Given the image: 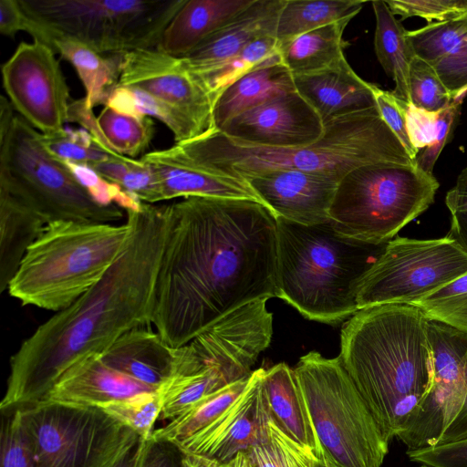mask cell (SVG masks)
<instances>
[{"label": "cell", "mask_w": 467, "mask_h": 467, "mask_svg": "<svg viewBox=\"0 0 467 467\" xmlns=\"http://www.w3.org/2000/svg\"><path fill=\"white\" fill-rule=\"evenodd\" d=\"M150 323L171 348L234 310L277 297L276 218L244 199L191 196L168 205Z\"/></svg>", "instance_id": "1"}, {"label": "cell", "mask_w": 467, "mask_h": 467, "mask_svg": "<svg viewBox=\"0 0 467 467\" xmlns=\"http://www.w3.org/2000/svg\"><path fill=\"white\" fill-rule=\"evenodd\" d=\"M126 213L128 244L101 280L40 325L11 357L2 413L40 402L70 366L102 355L126 332L150 323L168 205L141 202Z\"/></svg>", "instance_id": "2"}, {"label": "cell", "mask_w": 467, "mask_h": 467, "mask_svg": "<svg viewBox=\"0 0 467 467\" xmlns=\"http://www.w3.org/2000/svg\"><path fill=\"white\" fill-rule=\"evenodd\" d=\"M429 318L418 306L363 308L341 328L339 358L385 439L412 424L433 383Z\"/></svg>", "instance_id": "3"}, {"label": "cell", "mask_w": 467, "mask_h": 467, "mask_svg": "<svg viewBox=\"0 0 467 467\" xmlns=\"http://www.w3.org/2000/svg\"><path fill=\"white\" fill-rule=\"evenodd\" d=\"M324 123V134L317 141L298 148L247 144L216 130L175 144L203 169L244 180L273 170L317 172L341 180L368 164L415 165L378 108L335 116Z\"/></svg>", "instance_id": "4"}, {"label": "cell", "mask_w": 467, "mask_h": 467, "mask_svg": "<svg viewBox=\"0 0 467 467\" xmlns=\"http://www.w3.org/2000/svg\"><path fill=\"white\" fill-rule=\"evenodd\" d=\"M276 239L277 297L306 318L329 325L358 311L361 283L389 243L343 235L330 221L304 225L282 218Z\"/></svg>", "instance_id": "5"}, {"label": "cell", "mask_w": 467, "mask_h": 467, "mask_svg": "<svg viewBox=\"0 0 467 467\" xmlns=\"http://www.w3.org/2000/svg\"><path fill=\"white\" fill-rule=\"evenodd\" d=\"M130 224L57 221L27 249L8 285L23 306L60 311L98 284L125 249Z\"/></svg>", "instance_id": "6"}, {"label": "cell", "mask_w": 467, "mask_h": 467, "mask_svg": "<svg viewBox=\"0 0 467 467\" xmlns=\"http://www.w3.org/2000/svg\"><path fill=\"white\" fill-rule=\"evenodd\" d=\"M0 190L25 203L47 223L57 221L114 223L115 203L98 201L67 163L43 145L41 133L0 100Z\"/></svg>", "instance_id": "7"}, {"label": "cell", "mask_w": 467, "mask_h": 467, "mask_svg": "<svg viewBox=\"0 0 467 467\" xmlns=\"http://www.w3.org/2000/svg\"><path fill=\"white\" fill-rule=\"evenodd\" d=\"M324 461L332 467H381L389 444L339 357L317 351L294 368Z\"/></svg>", "instance_id": "8"}, {"label": "cell", "mask_w": 467, "mask_h": 467, "mask_svg": "<svg viewBox=\"0 0 467 467\" xmlns=\"http://www.w3.org/2000/svg\"><path fill=\"white\" fill-rule=\"evenodd\" d=\"M438 188L436 178L416 165L379 162L360 166L340 180L329 221L343 235L388 243L429 208Z\"/></svg>", "instance_id": "9"}, {"label": "cell", "mask_w": 467, "mask_h": 467, "mask_svg": "<svg viewBox=\"0 0 467 467\" xmlns=\"http://www.w3.org/2000/svg\"><path fill=\"white\" fill-rule=\"evenodd\" d=\"M187 0H19L23 10L55 36L106 55L157 48Z\"/></svg>", "instance_id": "10"}, {"label": "cell", "mask_w": 467, "mask_h": 467, "mask_svg": "<svg viewBox=\"0 0 467 467\" xmlns=\"http://www.w3.org/2000/svg\"><path fill=\"white\" fill-rule=\"evenodd\" d=\"M18 410L38 467H110L141 438L99 407L38 402Z\"/></svg>", "instance_id": "11"}, {"label": "cell", "mask_w": 467, "mask_h": 467, "mask_svg": "<svg viewBox=\"0 0 467 467\" xmlns=\"http://www.w3.org/2000/svg\"><path fill=\"white\" fill-rule=\"evenodd\" d=\"M467 274V254L449 237L394 238L359 287L358 310L414 305Z\"/></svg>", "instance_id": "12"}, {"label": "cell", "mask_w": 467, "mask_h": 467, "mask_svg": "<svg viewBox=\"0 0 467 467\" xmlns=\"http://www.w3.org/2000/svg\"><path fill=\"white\" fill-rule=\"evenodd\" d=\"M433 383L420 411L398 439L407 451L434 447L443 431L467 416V332L430 320Z\"/></svg>", "instance_id": "13"}, {"label": "cell", "mask_w": 467, "mask_h": 467, "mask_svg": "<svg viewBox=\"0 0 467 467\" xmlns=\"http://www.w3.org/2000/svg\"><path fill=\"white\" fill-rule=\"evenodd\" d=\"M4 88L15 110L42 134L63 130L69 88L56 53L39 42H21L2 67Z\"/></svg>", "instance_id": "14"}, {"label": "cell", "mask_w": 467, "mask_h": 467, "mask_svg": "<svg viewBox=\"0 0 467 467\" xmlns=\"http://www.w3.org/2000/svg\"><path fill=\"white\" fill-rule=\"evenodd\" d=\"M117 86L140 89L178 109L203 133L214 130V100L181 57L157 48L127 53L122 57Z\"/></svg>", "instance_id": "15"}, {"label": "cell", "mask_w": 467, "mask_h": 467, "mask_svg": "<svg viewBox=\"0 0 467 467\" xmlns=\"http://www.w3.org/2000/svg\"><path fill=\"white\" fill-rule=\"evenodd\" d=\"M265 370H254L235 400L210 424L178 442L181 448L228 463L238 453L265 441L272 415L264 386Z\"/></svg>", "instance_id": "16"}, {"label": "cell", "mask_w": 467, "mask_h": 467, "mask_svg": "<svg viewBox=\"0 0 467 467\" xmlns=\"http://www.w3.org/2000/svg\"><path fill=\"white\" fill-rule=\"evenodd\" d=\"M256 146L298 148L317 141L325 123L296 91L270 99L232 119L219 130Z\"/></svg>", "instance_id": "17"}, {"label": "cell", "mask_w": 467, "mask_h": 467, "mask_svg": "<svg viewBox=\"0 0 467 467\" xmlns=\"http://www.w3.org/2000/svg\"><path fill=\"white\" fill-rule=\"evenodd\" d=\"M276 218L304 225L329 221L339 179L317 172L273 170L244 179Z\"/></svg>", "instance_id": "18"}, {"label": "cell", "mask_w": 467, "mask_h": 467, "mask_svg": "<svg viewBox=\"0 0 467 467\" xmlns=\"http://www.w3.org/2000/svg\"><path fill=\"white\" fill-rule=\"evenodd\" d=\"M140 159L156 173L161 201L200 196L244 199L263 204L245 180L203 169L191 161L176 144L148 152Z\"/></svg>", "instance_id": "19"}, {"label": "cell", "mask_w": 467, "mask_h": 467, "mask_svg": "<svg viewBox=\"0 0 467 467\" xmlns=\"http://www.w3.org/2000/svg\"><path fill=\"white\" fill-rule=\"evenodd\" d=\"M158 389L111 368L101 355L93 354L70 366L40 402L101 407Z\"/></svg>", "instance_id": "20"}, {"label": "cell", "mask_w": 467, "mask_h": 467, "mask_svg": "<svg viewBox=\"0 0 467 467\" xmlns=\"http://www.w3.org/2000/svg\"><path fill=\"white\" fill-rule=\"evenodd\" d=\"M285 0H254L228 24L181 57L195 75L204 73L239 53L254 41L275 36L280 11Z\"/></svg>", "instance_id": "21"}, {"label": "cell", "mask_w": 467, "mask_h": 467, "mask_svg": "<svg viewBox=\"0 0 467 467\" xmlns=\"http://www.w3.org/2000/svg\"><path fill=\"white\" fill-rule=\"evenodd\" d=\"M293 77L296 92L324 121L377 108L374 84L358 77L346 57L325 69Z\"/></svg>", "instance_id": "22"}, {"label": "cell", "mask_w": 467, "mask_h": 467, "mask_svg": "<svg viewBox=\"0 0 467 467\" xmlns=\"http://www.w3.org/2000/svg\"><path fill=\"white\" fill-rule=\"evenodd\" d=\"M111 368L145 385L159 389L171 376L173 348L157 332L143 327L119 337L102 355Z\"/></svg>", "instance_id": "23"}, {"label": "cell", "mask_w": 467, "mask_h": 467, "mask_svg": "<svg viewBox=\"0 0 467 467\" xmlns=\"http://www.w3.org/2000/svg\"><path fill=\"white\" fill-rule=\"evenodd\" d=\"M254 0H187L163 31L157 49L182 57Z\"/></svg>", "instance_id": "24"}, {"label": "cell", "mask_w": 467, "mask_h": 467, "mask_svg": "<svg viewBox=\"0 0 467 467\" xmlns=\"http://www.w3.org/2000/svg\"><path fill=\"white\" fill-rule=\"evenodd\" d=\"M264 386L272 419L290 438L311 449L325 462L310 411L294 368L281 362L265 369Z\"/></svg>", "instance_id": "25"}, {"label": "cell", "mask_w": 467, "mask_h": 467, "mask_svg": "<svg viewBox=\"0 0 467 467\" xmlns=\"http://www.w3.org/2000/svg\"><path fill=\"white\" fill-rule=\"evenodd\" d=\"M296 91L294 77L280 62L278 53L265 64L228 86L216 99L213 123L221 130L234 117L270 99Z\"/></svg>", "instance_id": "26"}, {"label": "cell", "mask_w": 467, "mask_h": 467, "mask_svg": "<svg viewBox=\"0 0 467 467\" xmlns=\"http://www.w3.org/2000/svg\"><path fill=\"white\" fill-rule=\"evenodd\" d=\"M47 223L36 212L0 190V292L16 275L27 249L43 234Z\"/></svg>", "instance_id": "27"}, {"label": "cell", "mask_w": 467, "mask_h": 467, "mask_svg": "<svg viewBox=\"0 0 467 467\" xmlns=\"http://www.w3.org/2000/svg\"><path fill=\"white\" fill-rule=\"evenodd\" d=\"M52 49L75 68L86 96L88 108L105 104L117 86L123 55L101 54L87 45L67 36H55Z\"/></svg>", "instance_id": "28"}, {"label": "cell", "mask_w": 467, "mask_h": 467, "mask_svg": "<svg viewBox=\"0 0 467 467\" xmlns=\"http://www.w3.org/2000/svg\"><path fill=\"white\" fill-rule=\"evenodd\" d=\"M350 20L336 22L278 45L280 62L293 76L325 69L345 57L343 32Z\"/></svg>", "instance_id": "29"}, {"label": "cell", "mask_w": 467, "mask_h": 467, "mask_svg": "<svg viewBox=\"0 0 467 467\" xmlns=\"http://www.w3.org/2000/svg\"><path fill=\"white\" fill-rule=\"evenodd\" d=\"M376 17L374 47L379 62L395 81L393 95L401 102L410 104L409 69L416 57L407 36V30L396 19L386 1H373Z\"/></svg>", "instance_id": "30"}, {"label": "cell", "mask_w": 467, "mask_h": 467, "mask_svg": "<svg viewBox=\"0 0 467 467\" xmlns=\"http://www.w3.org/2000/svg\"><path fill=\"white\" fill-rule=\"evenodd\" d=\"M462 99L452 100L439 111L419 109L412 104L405 108L408 135L413 148L419 152L415 165L432 174L434 164L447 143Z\"/></svg>", "instance_id": "31"}, {"label": "cell", "mask_w": 467, "mask_h": 467, "mask_svg": "<svg viewBox=\"0 0 467 467\" xmlns=\"http://www.w3.org/2000/svg\"><path fill=\"white\" fill-rule=\"evenodd\" d=\"M363 4L359 0H285L277 20V43L336 22L351 20Z\"/></svg>", "instance_id": "32"}, {"label": "cell", "mask_w": 467, "mask_h": 467, "mask_svg": "<svg viewBox=\"0 0 467 467\" xmlns=\"http://www.w3.org/2000/svg\"><path fill=\"white\" fill-rule=\"evenodd\" d=\"M104 106L128 114L157 119L171 130L175 143L204 134L200 127L181 110L138 88L116 86Z\"/></svg>", "instance_id": "33"}, {"label": "cell", "mask_w": 467, "mask_h": 467, "mask_svg": "<svg viewBox=\"0 0 467 467\" xmlns=\"http://www.w3.org/2000/svg\"><path fill=\"white\" fill-rule=\"evenodd\" d=\"M102 147L127 158L144 152L155 131L150 117L128 114L105 106L97 117Z\"/></svg>", "instance_id": "34"}, {"label": "cell", "mask_w": 467, "mask_h": 467, "mask_svg": "<svg viewBox=\"0 0 467 467\" xmlns=\"http://www.w3.org/2000/svg\"><path fill=\"white\" fill-rule=\"evenodd\" d=\"M250 378V377H249ZM248 379H242L213 392L188 407L153 435L180 442L193 435L227 409L243 392Z\"/></svg>", "instance_id": "35"}, {"label": "cell", "mask_w": 467, "mask_h": 467, "mask_svg": "<svg viewBox=\"0 0 467 467\" xmlns=\"http://www.w3.org/2000/svg\"><path fill=\"white\" fill-rule=\"evenodd\" d=\"M277 48L278 43L275 36H264L215 67L194 75L206 87L215 102L218 96L228 86L275 57L278 53Z\"/></svg>", "instance_id": "36"}, {"label": "cell", "mask_w": 467, "mask_h": 467, "mask_svg": "<svg viewBox=\"0 0 467 467\" xmlns=\"http://www.w3.org/2000/svg\"><path fill=\"white\" fill-rule=\"evenodd\" d=\"M252 467H317L324 462L290 438L272 419L268 438L246 452Z\"/></svg>", "instance_id": "37"}, {"label": "cell", "mask_w": 467, "mask_h": 467, "mask_svg": "<svg viewBox=\"0 0 467 467\" xmlns=\"http://www.w3.org/2000/svg\"><path fill=\"white\" fill-rule=\"evenodd\" d=\"M407 36L415 55L432 65L467 37V12L443 22L407 30Z\"/></svg>", "instance_id": "38"}, {"label": "cell", "mask_w": 467, "mask_h": 467, "mask_svg": "<svg viewBox=\"0 0 467 467\" xmlns=\"http://www.w3.org/2000/svg\"><path fill=\"white\" fill-rule=\"evenodd\" d=\"M99 408L142 439H149L155 431L156 420L161 417V402L159 391L151 390Z\"/></svg>", "instance_id": "39"}, {"label": "cell", "mask_w": 467, "mask_h": 467, "mask_svg": "<svg viewBox=\"0 0 467 467\" xmlns=\"http://www.w3.org/2000/svg\"><path fill=\"white\" fill-rule=\"evenodd\" d=\"M44 147L58 159L78 164H92L122 157L99 146L95 139L81 130H63L55 134H42Z\"/></svg>", "instance_id": "40"}, {"label": "cell", "mask_w": 467, "mask_h": 467, "mask_svg": "<svg viewBox=\"0 0 467 467\" xmlns=\"http://www.w3.org/2000/svg\"><path fill=\"white\" fill-rule=\"evenodd\" d=\"M413 306L420 307L430 320L467 332V274Z\"/></svg>", "instance_id": "41"}, {"label": "cell", "mask_w": 467, "mask_h": 467, "mask_svg": "<svg viewBox=\"0 0 467 467\" xmlns=\"http://www.w3.org/2000/svg\"><path fill=\"white\" fill-rule=\"evenodd\" d=\"M408 88L410 103L419 109L439 111L452 101L434 67L417 56L410 65Z\"/></svg>", "instance_id": "42"}, {"label": "cell", "mask_w": 467, "mask_h": 467, "mask_svg": "<svg viewBox=\"0 0 467 467\" xmlns=\"http://www.w3.org/2000/svg\"><path fill=\"white\" fill-rule=\"evenodd\" d=\"M3 414L0 467H38L20 410Z\"/></svg>", "instance_id": "43"}, {"label": "cell", "mask_w": 467, "mask_h": 467, "mask_svg": "<svg viewBox=\"0 0 467 467\" xmlns=\"http://www.w3.org/2000/svg\"><path fill=\"white\" fill-rule=\"evenodd\" d=\"M386 4L394 16H419L431 23L443 22L467 12V0H391Z\"/></svg>", "instance_id": "44"}, {"label": "cell", "mask_w": 467, "mask_h": 467, "mask_svg": "<svg viewBox=\"0 0 467 467\" xmlns=\"http://www.w3.org/2000/svg\"><path fill=\"white\" fill-rule=\"evenodd\" d=\"M452 100L467 93V37L432 64Z\"/></svg>", "instance_id": "45"}, {"label": "cell", "mask_w": 467, "mask_h": 467, "mask_svg": "<svg viewBox=\"0 0 467 467\" xmlns=\"http://www.w3.org/2000/svg\"><path fill=\"white\" fill-rule=\"evenodd\" d=\"M20 31H25L30 34L34 38V41L42 43L50 47L48 31L23 10L19 0H1V34L11 37Z\"/></svg>", "instance_id": "46"}, {"label": "cell", "mask_w": 467, "mask_h": 467, "mask_svg": "<svg viewBox=\"0 0 467 467\" xmlns=\"http://www.w3.org/2000/svg\"><path fill=\"white\" fill-rule=\"evenodd\" d=\"M445 203L451 213V227L446 236L467 254V167L447 192Z\"/></svg>", "instance_id": "47"}, {"label": "cell", "mask_w": 467, "mask_h": 467, "mask_svg": "<svg viewBox=\"0 0 467 467\" xmlns=\"http://www.w3.org/2000/svg\"><path fill=\"white\" fill-rule=\"evenodd\" d=\"M373 90L380 117L414 161L419 152L411 145L408 135L405 114L407 104L399 100L392 92L383 90L376 85L373 86Z\"/></svg>", "instance_id": "48"}, {"label": "cell", "mask_w": 467, "mask_h": 467, "mask_svg": "<svg viewBox=\"0 0 467 467\" xmlns=\"http://www.w3.org/2000/svg\"><path fill=\"white\" fill-rule=\"evenodd\" d=\"M409 459L430 467H467V438L434 447L407 451Z\"/></svg>", "instance_id": "49"}, {"label": "cell", "mask_w": 467, "mask_h": 467, "mask_svg": "<svg viewBox=\"0 0 467 467\" xmlns=\"http://www.w3.org/2000/svg\"><path fill=\"white\" fill-rule=\"evenodd\" d=\"M183 458L177 442L152 434L142 440L135 467H183Z\"/></svg>", "instance_id": "50"}, {"label": "cell", "mask_w": 467, "mask_h": 467, "mask_svg": "<svg viewBox=\"0 0 467 467\" xmlns=\"http://www.w3.org/2000/svg\"><path fill=\"white\" fill-rule=\"evenodd\" d=\"M183 467H234L233 462L225 463L204 455L184 451Z\"/></svg>", "instance_id": "51"}, {"label": "cell", "mask_w": 467, "mask_h": 467, "mask_svg": "<svg viewBox=\"0 0 467 467\" xmlns=\"http://www.w3.org/2000/svg\"><path fill=\"white\" fill-rule=\"evenodd\" d=\"M142 440L140 438L110 467H135Z\"/></svg>", "instance_id": "52"}, {"label": "cell", "mask_w": 467, "mask_h": 467, "mask_svg": "<svg viewBox=\"0 0 467 467\" xmlns=\"http://www.w3.org/2000/svg\"><path fill=\"white\" fill-rule=\"evenodd\" d=\"M234 467H251L249 459L245 452L238 453L233 460Z\"/></svg>", "instance_id": "53"}, {"label": "cell", "mask_w": 467, "mask_h": 467, "mask_svg": "<svg viewBox=\"0 0 467 467\" xmlns=\"http://www.w3.org/2000/svg\"><path fill=\"white\" fill-rule=\"evenodd\" d=\"M317 467H332V466L326 462H323V463H320Z\"/></svg>", "instance_id": "54"}, {"label": "cell", "mask_w": 467, "mask_h": 467, "mask_svg": "<svg viewBox=\"0 0 467 467\" xmlns=\"http://www.w3.org/2000/svg\"><path fill=\"white\" fill-rule=\"evenodd\" d=\"M420 467H430V466H426V465H420Z\"/></svg>", "instance_id": "55"}, {"label": "cell", "mask_w": 467, "mask_h": 467, "mask_svg": "<svg viewBox=\"0 0 467 467\" xmlns=\"http://www.w3.org/2000/svg\"><path fill=\"white\" fill-rule=\"evenodd\" d=\"M250 464H251V463H250ZM251 467H252V465H251Z\"/></svg>", "instance_id": "56"}]
</instances>
